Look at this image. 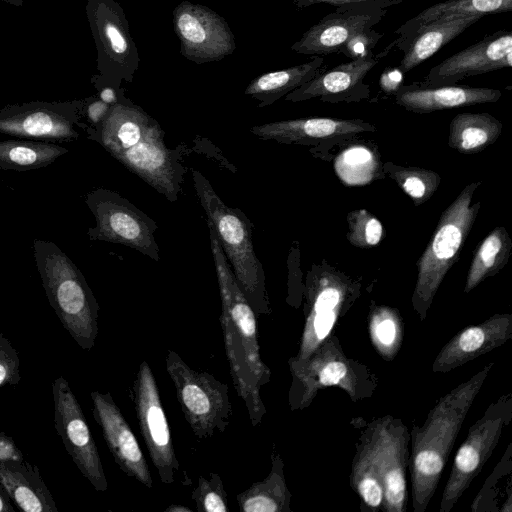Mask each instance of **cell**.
<instances>
[{
    "instance_id": "f546056e",
    "label": "cell",
    "mask_w": 512,
    "mask_h": 512,
    "mask_svg": "<svg viewBox=\"0 0 512 512\" xmlns=\"http://www.w3.org/2000/svg\"><path fill=\"white\" fill-rule=\"evenodd\" d=\"M502 128V123L491 114L460 113L450 122L448 144L462 154L477 153L493 144Z\"/></svg>"
},
{
    "instance_id": "4316f807",
    "label": "cell",
    "mask_w": 512,
    "mask_h": 512,
    "mask_svg": "<svg viewBox=\"0 0 512 512\" xmlns=\"http://www.w3.org/2000/svg\"><path fill=\"white\" fill-rule=\"evenodd\" d=\"M291 498L284 462L273 444L270 472L263 480L236 495L238 508L241 512H292Z\"/></svg>"
},
{
    "instance_id": "ee69618b",
    "label": "cell",
    "mask_w": 512,
    "mask_h": 512,
    "mask_svg": "<svg viewBox=\"0 0 512 512\" xmlns=\"http://www.w3.org/2000/svg\"><path fill=\"white\" fill-rule=\"evenodd\" d=\"M100 98L101 101L106 104H113L117 100L115 91L110 87H107L101 91Z\"/></svg>"
},
{
    "instance_id": "d590c367",
    "label": "cell",
    "mask_w": 512,
    "mask_h": 512,
    "mask_svg": "<svg viewBox=\"0 0 512 512\" xmlns=\"http://www.w3.org/2000/svg\"><path fill=\"white\" fill-rule=\"evenodd\" d=\"M198 512H228V495L222 478L215 472L198 477L197 486L191 493Z\"/></svg>"
},
{
    "instance_id": "d6986e66",
    "label": "cell",
    "mask_w": 512,
    "mask_h": 512,
    "mask_svg": "<svg viewBox=\"0 0 512 512\" xmlns=\"http://www.w3.org/2000/svg\"><path fill=\"white\" fill-rule=\"evenodd\" d=\"M512 338V314H494L477 325L463 328L438 352L434 373H446L502 346Z\"/></svg>"
},
{
    "instance_id": "52a82bcc",
    "label": "cell",
    "mask_w": 512,
    "mask_h": 512,
    "mask_svg": "<svg viewBox=\"0 0 512 512\" xmlns=\"http://www.w3.org/2000/svg\"><path fill=\"white\" fill-rule=\"evenodd\" d=\"M480 184V181H475L465 186L445 209L431 241L417 262L412 305L421 321L426 319L445 275L456 262L472 229L480 208L479 202L473 203V195Z\"/></svg>"
},
{
    "instance_id": "8992f818",
    "label": "cell",
    "mask_w": 512,
    "mask_h": 512,
    "mask_svg": "<svg viewBox=\"0 0 512 512\" xmlns=\"http://www.w3.org/2000/svg\"><path fill=\"white\" fill-rule=\"evenodd\" d=\"M193 181L207 222L214 229L247 301L255 314H270L264 271L253 248L248 220L241 211L227 206L199 171H193Z\"/></svg>"
},
{
    "instance_id": "bcb514c9",
    "label": "cell",
    "mask_w": 512,
    "mask_h": 512,
    "mask_svg": "<svg viewBox=\"0 0 512 512\" xmlns=\"http://www.w3.org/2000/svg\"><path fill=\"white\" fill-rule=\"evenodd\" d=\"M165 511L166 512H177V511H189V512H191L192 510L190 508H188V507H185V506L171 505L168 508H166Z\"/></svg>"
},
{
    "instance_id": "b9f144b4",
    "label": "cell",
    "mask_w": 512,
    "mask_h": 512,
    "mask_svg": "<svg viewBox=\"0 0 512 512\" xmlns=\"http://www.w3.org/2000/svg\"><path fill=\"white\" fill-rule=\"evenodd\" d=\"M109 111L108 104L103 101H95L88 106L87 115L93 124L101 122Z\"/></svg>"
},
{
    "instance_id": "ba28073f",
    "label": "cell",
    "mask_w": 512,
    "mask_h": 512,
    "mask_svg": "<svg viewBox=\"0 0 512 512\" xmlns=\"http://www.w3.org/2000/svg\"><path fill=\"white\" fill-rule=\"evenodd\" d=\"M165 367L193 434L202 440L216 431L224 432L233 415L228 385L208 372L193 369L171 349L167 350Z\"/></svg>"
},
{
    "instance_id": "836d02e7",
    "label": "cell",
    "mask_w": 512,
    "mask_h": 512,
    "mask_svg": "<svg viewBox=\"0 0 512 512\" xmlns=\"http://www.w3.org/2000/svg\"><path fill=\"white\" fill-rule=\"evenodd\" d=\"M384 169L415 205L426 202L434 194L441 181L440 176L434 171L418 167H401L387 163Z\"/></svg>"
},
{
    "instance_id": "74e56055",
    "label": "cell",
    "mask_w": 512,
    "mask_h": 512,
    "mask_svg": "<svg viewBox=\"0 0 512 512\" xmlns=\"http://www.w3.org/2000/svg\"><path fill=\"white\" fill-rule=\"evenodd\" d=\"M20 379L18 353L0 330V388L7 385L16 386Z\"/></svg>"
},
{
    "instance_id": "8fae6325",
    "label": "cell",
    "mask_w": 512,
    "mask_h": 512,
    "mask_svg": "<svg viewBox=\"0 0 512 512\" xmlns=\"http://www.w3.org/2000/svg\"><path fill=\"white\" fill-rule=\"evenodd\" d=\"M130 396L141 436L161 482L171 484L180 464L156 379L147 361H142L131 384Z\"/></svg>"
},
{
    "instance_id": "603a6c76",
    "label": "cell",
    "mask_w": 512,
    "mask_h": 512,
    "mask_svg": "<svg viewBox=\"0 0 512 512\" xmlns=\"http://www.w3.org/2000/svg\"><path fill=\"white\" fill-rule=\"evenodd\" d=\"M376 127L362 120L327 117L301 118L254 126L251 132L263 140L300 143L335 139L362 132H374Z\"/></svg>"
},
{
    "instance_id": "5bb4252c",
    "label": "cell",
    "mask_w": 512,
    "mask_h": 512,
    "mask_svg": "<svg viewBox=\"0 0 512 512\" xmlns=\"http://www.w3.org/2000/svg\"><path fill=\"white\" fill-rule=\"evenodd\" d=\"M96 226L88 230L90 240H101L133 248L158 260V247L151 226L142 213L117 194L97 189L86 196Z\"/></svg>"
},
{
    "instance_id": "f35d334b",
    "label": "cell",
    "mask_w": 512,
    "mask_h": 512,
    "mask_svg": "<svg viewBox=\"0 0 512 512\" xmlns=\"http://www.w3.org/2000/svg\"><path fill=\"white\" fill-rule=\"evenodd\" d=\"M383 36L382 32L373 28L368 29L352 38L343 48L341 54L352 58V60L373 55V48Z\"/></svg>"
},
{
    "instance_id": "ffe728a7",
    "label": "cell",
    "mask_w": 512,
    "mask_h": 512,
    "mask_svg": "<svg viewBox=\"0 0 512 512\" xmlns=\"http://www.w3.org/2000/svg\"><path fill=\"white\" fill-rule=\"evenodd\" d=\"M384 57L382 53L353 59L327 71H320L314 78L288 93L289 101H303L319 97L322 101H354L366 98L369 87L363 80L369 71Z\"/></svg>"
},
{
    "instance_id": "60d3db41",
    "label": "cell",
    "mask_w": 512,
    "mask_h": 512,
    "mask_svg": "<svg viewBox=\"0 0 512 512\" xmlns=\"http://www.w3.org/2000/svg\"><path fill=\"white\" fill-rule=\"evenodd\" d=\"M402 72L399 69L386 71L381 77V87L387 92L394 93L401 85Z\"/></svg>"
},
{
    "instance_id": "83f0119b",
    "label": "cell",
    "mask_w": 512,
    "mask_h": 512,
    "mask_svg": "<svg viewBox=\"0 0 512 512\" xmlns=\"http://www.w3.org/2000/svg\"><path fill=\"white\" fill-rule=\"evenodd\" d=\"M512 10V0H446L434 4L402 24L395 33L399 35L386 49L404 51L412 36L424 24L450 15H481L482 17Z\"/></svg>"
},
{
    "instance_id": "277c9868",
    "label": "cell",
    "mask_w": 512,
    "mask_h": 512,
    "mask_svg": "<svg viewBox=\"0 0 512 512\" xmlns=\"http://www.w3.org/2000/svg\"><path fill=\"white\" fill-rule=\"evenodd\" d=\"M33 257L47 299L62 326L86 351L98 335V302L83 274L55 243L35 239Z\"/></svg>"
},
{
    "instance_id": "7c38bea8",
    "label": "cell",
    "mask_w": 512,
    "mask_h": 512,
    "mask_svg": "<svg viewBox=\"0 0 512 512\" xmlns=\"http://www.w3.org/2000/svg\"><path fill=\"white\" fill-rule=\"evenodd\" d=\"M403 0H368L336 6L335 11L311 26L291 49L297 53L325 56L341 53L358 34L373 28L390 7Z\"/></svg>"
},
{
    "instance_id": "484cf974",
    "label": "cell",
    "mask_w": 512,
    "mask_h": 512,
    "mask_svg": "<svg viewBox=\"0 0 512 512\" xmlns=\"http://www.w3.org/2000/svg\"><path fill=\"white\" fill-rule=\"evenodd\" d=\"M351 488L369 511H383L384 487L378 468L371 426L361 431L350 473Z\"/></svg>"
},
{
    "instance_id": "ab89813d",
    "label": "cell",
    "mask_w": 512,
    "mask_h": 512,
    "mask_svg": "<svg viewBox=\"0 0 512 512\" xmlns=\"http://www.w3.org/2000/svg\"><path fill=\"white\" fill-rule=\"evenodd\" d=\"M23 456L13 439L3 432H0V460L18 458Z\"/></svg>"
},
{
    "instance_id": "d6a6232c",
    "label": "cell",
    "mask_w": 512,
    "mask_h": 512,
    "mask_svg": "<svg viewBox=\"0 0 512 512\" xmlns=\"http://www.w3.org/2000/svg\"><path fill=\"white\" fill-rule=\"evenodd\" d=\"M403 321L398 310L385 305H372L368 331L376 352L386 361L398 354L403 341Z\"/></svg>"
},
{
    "instance_id": "7402d4cb",
    "label": "cell",
    "mask_w": 512,
    "mask_h": 512,
    "mask_svg": "<svg viewBox=\"0 0 512 512\" xmlns=\"http://www.w3.org/2000/svg\"><path fill=\"white\" fill-rule=\"evenodd\" d=\"M71 112L49 107H31L0 113V133L44 141H73L79 136Z\"/></svg>"
},
{
    "instance_id": "6da1fadb",
    "label": "cell",
    "mask_w": 512,
    "mask_h": 512,
    "mask_svg": "<svg viewBox=\"0 0 512 512\" xmlns=\"http://www.w3.org/2000/svg\"><path fill=\"white\" fill-rule=\"evenodd\" d=\"M212 256L221 298L220 324L234 389L256 427L267 414L261 388L270 382V368L263 362L257 337L255 312L242 292L230 264L208 223Z\"/></svg>"
},
{
    "instance_id": "44dd1931",
    "label": "cell",
    "mask_w": 512,
    "mask_h": 512,
    "mask_svg": "<svg viewBox=\"0 0 512 512\" xmlns=\"http://www.w3.org/2000/svg\"><path fill=\"white\" fill-rule=\"evenodd\" d=\"M393 95L396 103L406 110L415 113H429L456 107L493 103L500 99L501 91L456 84L428 86L414 82L407 86H400Z\"/></svg>"
},
{
    "instance_id": "8d00e7d4",
    "label": "cell",
    "mask_w": 512,
    "mask_h": 512,
    "mask_svg": "<svg viewBox=\"0 0 512 512\" xmlns=\"http://www.w3.org/2000/svg\"><path fill=\"white\" fill-rule=\"evenodd\" d=\"M349 242L361 248L374 247L383 238L381 222L370 212L364 209L354 210L347 215Z\"/></svg>"
},
{
    "instance_id": "7bdbcfd3",
    "label": "cell",
    "mask_w": 512,
    "mask_h": 512,
    "mask_svg": "<svg viewBox=\"0 0 512 512\" xmlns=\"http://www.w3.org/2000/svg\"><path fill=\"white\" fill-rule=\"evenodd\" d=\"M297 7L299 8H306L308 6L319 4V3H326L333 6H339L346 3H355V2H361V1H368V0H293Z\"/></svg>"
},
{
    "instance_id": "4dcf8cb0",
    "label": "cell",
    "mask_w": 512,
    "mask_h": 512,
    "mask_svg": "<svg viewBox=\"0 0 512 512\" xmlns=\"http://www.w3.org/2000/svg\"><path fill=\"white\" fill-rule=\"evenodd\" d=\"M512 241L505 227L494 228L479 244L472 259L464 292L469 293L508 262Z\"/></svg>"
},
{
    "instance_id": "7a4b0ae2",
    "label": "cell",
    "mask_w": 512,
    "mask_h": 512,
    "mask_svg": "<svg viewBox=\"0 0 512 512\" xmlns=\"http://www.w3.org/2000/svg\"><path fill=\"white\" fill-rule=\"evenodd\" d=\"M493 366L494 362L488 363L443 395L424 423L412 426L408 469L414 512L426 511L466 415Z\"/></svg>"
},
{
    "instance_id": "d4e9b609",
    "label": "cell",
    "mask_w": 512,
    "mask_h": 512,
    "mask_svg": "<svg viewBox=\"0 0 512 512\" xmlns=\"http://www.w3.org/2000/svg\"><path fill=\"white\" fill-rule=\"evenodd\" d=\"M481 18V15H450L424 24L403 51L399 70L409 72Z\"/></svg>"
},
{
    "instance_id": "5b68a950",
    "label": "cell",
    "mask_w": 512,
    "mask_h": 512,
    "mask_svg": "<svg viewBox=\"0 0 512 512\" xmlns=\"http://www.w3.org/2000/svg\"><path fill=\"white\" fill-rule=\"evenodd\" d=\"M292 376L288 392L290 410L310 406L318 392L338 387L354 402L372 397L378 387L377 375L362 362L349 358L333 331L306 359L288 360Z\"/></svg>"
},
{
    "instance_id": "30bf717a",
    "label": "cell",
    "mask_w": 512,
    "mask_h": 512,
    "mask_svg": "<svg viewBox=\"0 0 512 512\" xmlns=\"http://www.w3.org/2000/svg\"><path fill=\"white\" fill-rule=\"evenodd\" d=\"M359 295V284L336 270L326 269L309 278L299 350L292 358L306 359L335 331L339 319L348 312Z\"/></svg>"
},
{
    "instance_id": "cb8c5ba5",
    "label": "cell",
    "mask_w": 512,
    "mask_h": 512,
    "mask_svg": "<svg viewBox=\"0 0 512 512\" xmlns=\"http://www.w3.org/2000/svg\"><path fill=\"white\" fill-rule=\"evenodd\" d=\"M0 490L23 512H58L39 468L24 456L0 460Z\"/></svg>"
},
{
    "instance_id": "4fadbf2b",
    "label": "cell",
    "mask_w": 512,
    "mask_h": 512,
    "mask_svg": "<svg viewBox=\"0 0 512 512\" xmlns=\"http://www.w3.org/2000/svg\"><path fill=\"white\" fill-rule=\"evenodd\" d=\"M54 425L80 473L97 491L108 489L100 455L82 408L68 381L60 376L52 383Z\"/></svg>"
},
{
    "instance_id": "f6af8a7d",
    "label": "cell",
    "mask_w": 512,
    "mask_h": 512,
    "mask_svg": "<svg viewBox=\"0 0 512 512\" xmlns=\"http://www.w3.org/2000/svg\"><path fill=\"white\" fill-rule=\"evenodd\" d=\"M0 512H15L10 499L0 490Z\"/></svg>"
},
{
    "instance_id": "e0dca14e",
    "label": "cell",
    "mask_w": 512,
    "mask_h": 512,
    "mask_svg": "<svg viewBox=\"0 0 512 512\" xmlns=\"http://www.w3.org/2000/svg\"><path fill=\"white\" fill-rule=\"evenodd\" d=\"M92 414L116 465L147 488L153 481L139 443L110 392L92 391Z\"/></svg>"
},
{
    "instance_id": "ac0fdd59",
    "label": "cell",
    "mask_w": 512,
    "mask_h": 512,
    "mask_svg": "<svg viewBox=\"0 0 512 512\" xmlns=\"http://www.w3.org/2000/svg\"><path fill=\"white\" fill-rule=\"evenodd\" d=\"M511 65L512 33L499 30L432 67L420 83L428 86L456 84L466 77Z\"/></svg>"
},
{
    "instance_id": "e575fe53",
    "label": "cell",
    "mask_w": 512,
    "mask_h": 512,
    "mask_svg": "<svg viewBox=\"0 0 512 512\" xmlns=\"http://www.w3.org/2000/svg\"><path fill=\"white\" fill-rule=\"evenodd\" d=\"M375 159L365 147H353L345 150L337 159V173L348 184H363L372 178Z\"/></svg>"
},
{
    "instance_id": "9c48e42d",
    "label": "cell",
    "mask_w": 512,
    "mask_h": 512,
    "mask_svg": "<svg viewBox=\"0 0 512 512\" xmlns=\"http://www.w3.org/2000/svg\"><path fill=\"white\" fill-rule=\"evenodd\" d=\"M512 419V393L493 401L468 430L456 452L440 501V512H450L495 450L503 428Z\"/></svg>"
},
{
    "instance_id": "3957f363",
    "label": "cell",
    "mask_w": 512,
    "mask_h": 512,
    "mask_svg": "<svg viewBox=\"0 0 512 512\" xmlns=\"http://www.w3.org/2000/svg\"><path fill=\"white\" fill-rule=\"evenodd\" d=\"M98 141L119 162L170 200L177 198L176 167L157 122L138 107L114 105Z\"/></svg>"
},
{
    "instance_id": "f1b7e54d",
    "label": "cell",
    "mask_w": 512,
    "mask_h": 512,
    "mask_svg": "<svg viewBox=\"0 0 512 512\" xmlns=\"http://www.w3.org/2000/svg\"><path fill=\"white\" fill-rule=\"evenodd\" d=\"M323 65L324 57L315 56L307 63L265 73L252 80L244 94L259 100L260 106L270 105L314 78Z\"/></svg>"
},
{
    "instance_id": "9a60e30c",
    "label": "cell",
    "mask_w": 512,
    "mask_h": 512,
    "mask_svg": "<svg viewBox=\"0 0 512 512\" xmlns=\"http://www.w3.org/2000/svg\"><path fill=\"white\" fill-rule=\"evenodd\" d=\"M369 424L384 487L383 511L405 512L410 432L403 421L393 415L376 418Z\"/></svg>"
},
{
    "instance_id": "1f68e13d",
    "label": "cell",
    "mask_w": 512,
    "mask_h": 512,
    "mask_svg": "<svg viewBox=\"0 0 512 512\" xmlns=\"http://www.w3.org/2000/svg\"><path fill=\"white\" fill-rule=\"evenodd\" d=\"M68 153L60 145L32 140L0 141V168L3 170L27 171L52 164Z\"/></svg>"
},
{
    "instance_id": "2e32d148",
    "label": "cell",
    "mask_w": 512,
    "mask_h": 512,
    "mask_svg": "<svg viewBox=\"0 0 512 512\" xmlns=\"http://www.w3.org/2000/svg\"><path fill=\"white\" fill-rule=\"evenodd\" d=\"M173 23L181 53L194 62L220 60L235 49L226 21L205 6L181 3L173 12Z\"/></svg>"
}]
</instances>
